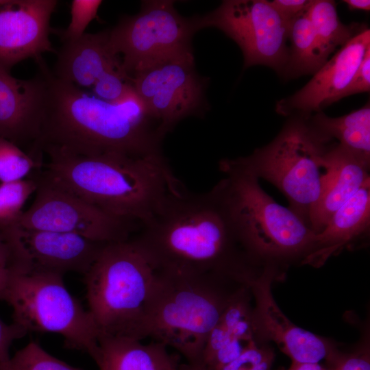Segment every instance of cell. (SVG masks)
<instances>
[{
    "instance_id": "6da1fadb",
    "label": "cell",
    "mask_w": 370,
    "mask_h": 370,
    "mask_svg": "<svg viewBox=\"0 0 370 370\" xmlns=\"http://www.w3.org/2000/svg\"><path fill=\"white\" fill-rule=\"evenodd\" d=\"M130 239L156 273L240 283L257 273L223 178L201 193L180 182Z\"/></svg>"
},
{
    "instance_id": "7a4b0ae2",
    "label": "cell",
    "mask_w": 370,
    "mask_h": 370,
    "mask_svg": "<svg viewBox=\"0 0 370 370\" xmlns=\"http://www.w3.org/2000/svg\"><path fill=\"white\" fill-rule=\"evenodd\" d=\"M45 80L42 120L30 151L73 155L140 158L162 154L165 136L135 90L118 103L88 94L53 75L42 59L37 62Z\"/></svg>"
},
{
    "instance_id": "3957f363",
    "label": "cell",
    "mask_w": 370,
    "mask_h": 370,
    "mask_svg": "<svg viewBox=\"0 0 370 370\" xmlns=\"http://www.w3.org/2000/svg\"><path fill=\"white\" fill-rule=\"evenodd\" d=\"M39 176L113 215L148 221L180 183L162 154L140 158L43 152Z\"/></svg>"
},
{
    "instance_id": "277c9868",
    "label": "cell",
    "mask_w": 370,
    "mask_h": 370,
    "mask_svg": "<svg viewBox=\"0 0 370 370\" xmlns=\"http://www.w3.org/2000/svg\"><path fill=\"white\" fill-rule=\"evenodd\" d=\"M242 284L218 276L155 272L131 338L162 343L197 365L209 334Z\"/></svg>"
},
{
    "instance_id": "5b68a950",
    "label": "cell",
    "mask_w": 370,
    "mask_h": 370,
    "mask_svg": "<svg viewBox=\"0 0 370 370\" xmlns=\"http://www.w3.org/2000/svg\"><path fill=\"white\" fill-rule=\"evenodd\" d=\"M245 247L259 267L279 269L308 252L314 232L288 207L277 203L240 158L219 163Z\"/></svg>"
},
{
    "instance_id": "8992f818",
    "label": "cell",
    "mask_w": 370,
    "mask_h": 370,
    "mask_svg": "<svg viewBox=\"0 0 370 370\" xmlns=\"http://www.w3.org/2000/svg\"><path fill=\"white\" fill-rule=\"evenodd\" d=\"M332 141L308 119L291 116L271 142L239 158L259 180L275 186L311 228L312 214L332 172Z\"/></svg>"
},
{
    "instance_id": "52a82bcc",
    "label": "cell",
    "mask_w": 370,
    "mask_h": 370,
    "mask_svg": "<svg viewBox=\"0 0 370 370\" xmlns=\"http://www.w3.org/2000/svg\"><path fill=\"white\" fill-rule=\"evenodd\" d=\"M84 275L99 334L131 338L155 275L143 254L130 238L107 243Z\"/></svg>"
},
{
    "instance_id": "ba28073f",
    "label": "cell",
    "mask_w": 370,
    "mask_h": 370,
    "mask_svg": "<svg viewBox=\"0 0 370 370\" xmlns=\"http://www.w3.org/2000/svg\"><path fill=\"white\" fill-rule=\"evenodd\" d=\"M3 300L12 309L13 323L27 333L58 334L65 347L95 356L99 331L88 310L66 288L62 275L18 271Z\"/></svg>"
},
{
    "instance_id": "9c48e42d",
    "label": "cell",
    "mask_w": 370,
    "mask_h": 370,
    "mask_svg": "<svg viewBox=\"0 0 370 370\" xmlns=\"http://www.w3.org/2000/svg\"><path fill=\"white\" fill-rule=\"evenodd\" d=\"M196 32L193 17L180 15L173 1H143L138 13L123 16L109 29V42L131 77L161 62L193 53Z\"/></svg>"
},
{
    "instance_id": "30bf717a",
    "label": "cell",
    "mask_w": 370,
    "mask_h": 370,
    "mask_svg": "<svg viewBox=\"0 0 370 370\" xmlns=\"http://www.w3.org/2000/svg\"><path fill=\"white\" fill-rule=\"evenodd\" d=\"M198 30L215 27L241 48L244 68L264 65L282 74L288 58L290 22L266 0H226L212 12L193 16Z\"/></svg>"
},
{
    "instance_id": "8fae6325",
    "label": "cell",
    "mask_w": 370,
    "mask_h": 370,
    "mask_svg": "<svg viewBox=\"0 0 370 370\" xmlns=\"http://www.w3.org/2000/svg\"><path fill=\"white\" fill-rule=\"evenodd\" d=\"M38 187L18 227L77 234L110 243L130 239L140 227L134 220L113 215L35 175Z\"/></svg>"
},
{
    "instance_id": "7c38bea8",
    "label": "cell",
    "mask_w": 370,
    "mask_h": 370,
    "mask_svg": "<svg viewBox=\"0 0 370 370\" xmlns=\"http://www.w3.org/2000/svg\"><path fill=\"white\" fill-rule=\"evenodd\" d=\"M134 88L166 134L184 118L201 112L205 83L193 53L173 58L131 77Z\"/></svg>"
},
{
    "instance_id": "4fadbf2b",
    "label": "cell",
    "mask_w": 370,
    "mask_h": 370,
    "mask_svg": "<svg viewBox=\"0 0 370 370\" xmlns=\"http://www.w3.org/2000/svg\"><path fill=\"white\" fill-rule=\"evenodd\" d=\"M279 269L265 267L245 280L254 300L252 322L256 336L275 343L293 362H319L338 349L328 338L297 326L281 310L271 292Z\"/></svg>"
},
{
    "instance_id": "5bb4252c",
    "label": "cell",
    "mask_w": 370,
    "mask_h": 370,
    "mask_svg": "<svg viewBox=\"0 0 370 370\" xmlns=\"http://www.w3.org/2000/svg\"><path fill=\"white\" fill-rule=\"evenodd\" d=\"M369 48L370 30L361 26L303 88L277 103L276 112L308 119L341 99Z\"/></svg>"
},
{
    "instance_id": "9a60e30c",
    "label": "cell",
    "mask_w": 370,
    "mask_h": 370,
    "mask_svg": "<svg viewBox=\"0 0 370 370\" xmlns=\"http://www.w3.org/2000/svg\"><path fill=\"white\" fill-rule=\"evenodd\" d=\"M11 232L21 271L84 275L107 244L77 234L16 225L11 227Z\"/></svg>"
},
{
    "instance_id": "2e32d148",
    "label": "cell",
    "mask_w": 370,
    "mask_h": 370,
    "mask_svg": "<svg viewBox=\"0 0 370 370\" xmlns=\"http://www.w3.org/2000/svg\"><path fill=\"white\" fill-rule=\"evenodd\" d=\"M56 0H8L0 6V67L11 68L27 58L36 61L55 52L49 39Z\"/></svg>"
},
{
    "instance_id": "e0dca14e",
    "label": "cell",
    "mask_w": 370,
    "mask_h": 370,
    "mask_svg": "<svg viewBox=\"0 0 370 370\" xmlns=\"http://www.w3.org/2000/svg\"><path fill=\"white\" fill-rule=\"evenodd\" d=\"M45 97V80L41 71L34 77L21 79L0 67V137L30 151L39 136Z\"/></svg>"
},
{
    "instance_id": "ac0fdd59",
    "label": "cell",
    "mask_w": 370,
    "mask_h": 370,
    "mask_svg": "<svg viewBox=\"0 0 370 370\" xmlns=\"http://www.w3.org/2000/svg\"><path fill=\"white\" fill-rule=\"evenodd\" d=\"M251 298L247 284L236 290L209 334L199 363L194 366L201 370H219L239 356L256 338Z\"/></svg>"
},
{
    "instance_id": "d6986e66",
    "label": "cell",
    "mask_w": 370,
    "mask_h": 370,
    "mask_svg": "<svg viewBox=\"0 0 370 370\" xmlns=\"http://www.w3.org/2000/svg\"><path fill=\"white\" fill-rule=\"evenodd\" d=\"M369 232L370 181L332 214L321 231L314 234L301 263L320 267L344 249L367 238Z\"/></svg>"
},
{
    "instance_id": "ffe728a7",
    "label": "cell",
    "mask_w": 370,
    "mask_h": 370,
    "mask_svg": "<svg viewBox=\"0 0 370 370\" xmlns=\"http://www.w3.org/2000/svg\"><path fill=\"white\" fill-rule=\"evenodd\" d=\"M121 66L109 42V29L85 33L64 42L57 52L52 73L60 80L77 87L90 88L105 71Z\"/></svg>"
},
{
    "instance_id": "44dd1931",
    "label": "cell",
    "mask_w": 370,
    "mask_h": 370,
    "mask_svg": "<svg viewBox=\"0 0 370 370\" xmlns=\"http://www.w3.org/2000/svg\"><path fill=\"white\" fill-rule=\"evenodd\" d=\"M332 172L310 218L314 234L325 226L332 214L370 181V161L333 143L330 148Z\"/></svg>"
},
{
    "instance_id": "7402d4cb",
    "label": "cell",
    "mask_w": 370,
    "mask_h": 370,
    "mask_svg": "<svg viewBox=\"0 0 370 370\" xmlns=\"http://www.w3.org/2000/svg\"><path fill=\"white\" fill-rule=\"evenodd\" d=\"M162 343L99 334L92 359L100 370H179V358Z\"/></svg>"
},
{
    "instance_id": "603a6c76",
    "label": "cell",
    "mask_w": 370,
    "mask_h": 370,
    "mask_svg": "<svg viewBox=\"0 0 370 370\" xmlns=\"http://www.w3.org/2000/svg\"><path fill=\"white\" fill-rule=\"evenodd\" d=\"M322 136L358 157L370 161V106L363 107L340 117H330L322 112L308 119Z\"/></svg>"
},
{
    "instance_id": "cb8c5ba5",
    "label": "cell",
    "mask_w": 370,
    "mask_h": 370,
    "mask_svg": "<svg viewBox=\"0 0 370 370\" xmlns=\"http://www.w3.org/2000/svg\"><path fill=\"white\" fill-rule=\"evenodd\" d=\"M288 40L291 47H288V62L282 73L286 79L314 75L325 63L306 12L290 22Z\"/></svg>"
},
{
    "instance_id": "d4e9b609",
    "label": "cell",
    "mask_w": 370,
    "mask_h": 370,
    "mask_svg": "<svg viewBox=\"0 0 370 370\" xmlns=\"http://www.w3.org/2000/svg\"><path fill=\"white\" fill-rule=\"evenodd\" d=\"M306 14L325 62L335 49L345 44L361 27L343 24L338 16L335 2L330 0H312Z\"/></svg>"
},
{
    "instance_id": "484cf974",
    "label": "cell",
    "mask_w": 370,
    "mask_h": 370,
    "mask_svg": "<svg viewBox=\"0 0 370 370\" xmlns=\"http://www.w3.org/2000/svg\"><path fill=\"white\" fill-rule=\"evenodd\" d=\"M42 162L13 142L0 137V183L19 182L30 177Z\"/></svg>"
},
{
    "instance_id": "4316f807",
    "label": "cell",
    "mask_w": 370,
    "mask_h": 370,
    "mask_svg": "<svg viewBox=\"0 0 370 370\" xmlns=\"http://www.w3.org/2000/svg\"><path fill=\"white\" fill-rule=\"evenodd\" d=\"M37 187L35 176L19 182L0 183V227L17 223L24 211L25 204L35 193Z\"/></svg>"
},
{
    "instance_id": "83f0119b",
    "label": "cell",
    "mask_w": 370,
    "mask_h": 370,
    "mask_svg": "<svg viewBox=\"0 0 370 370\" xmlns=\"http://www.w3.org/2000/svg\"><path fill=\"white\" fill-rule=\"evenodd\" d=\"M0 370H83L73 367L47 353L36 342L31 341L18 350Z\"/></svg>"
},
{
    "instance_id": "f1b7e54d",
    "label": "cell",
    "mask_w": 370,
    "mask_h": 370,
    "mask_svg": "<svg viewBox=\"0 0 370 370\" xmlns=\"http://www.w3.org/2000/svg\"><path fill=\"white\" fill-rule=\"evenodd\" d=\"M275 354L267 345L251 341L236 359L219 370H272ZM179 370H201L187 363H180Z\"/></svg>"
},
{
    "instance_id": "f546056e",
    "label": "cell",
    "mask_w": 370,
    "mask_h": 370,
    "mask_svg": "<svg viewBox=\"0 0 370 370\" xmlns=\"http://www.w3.org/2000/svg\"><path fill=\"white\" fill-rule=\"evenodd\" d=\"M92 95L112 103H118L134 91L131 77L122 66L103 73L92 86Z\"/></svg>"
},
{
    "instance_id": "4dcf8cb0",
    "label": "cell",
    "mask_w": 370,
    "mask_h": 370,
    "mask_svg": "<svg viewBox=\"0 0 370 370\" xmlns=\"http://www.w3.org/2000/svg\"><path fill=\"white\" fill-rule=\"evenodd\" d=\"M101 0H73L71 5V22L64 29H54L51 32L56 34L64 42L79 38L85 34L89 23L97 16Z\"/></svg>"
},
{
    "instance_id": "1f68e13d",
    "label": "cell",
    "mask_w": 370,
    "mask_h": 370,
    "mask_svg": "<svg viewBox=\"0 0 370 370\" xmlns=\"http://www.w3.org/2000/svg\"><path fill=\"white\" fill-rule=\"evenodd\" d=\"M11 227H0V300L12 276L21 270Z\"/></svg>"
},
{
    "instance_id": "d6a6232c",
    "label": "cell",
    "mask_w": 370,
    "mask_h": 370,
    "mask_svg": "<svg viewBox=\"0 0 370 370\" xmlns=\"http://www.w3.org/2000/svg\"><path fill=\"white\" fill-rule=\"evenodd\" d=\"M325 362L332 370H370L369 346L365 345L350 353L337 349Z\"/></svg>"
},
{
    "instance_id": "836d02e7",
    "label": "cell",
    "mask_w": 370,
    "mask_h": 370,
    "mask_svg": "<svg viewBox=\"0 0 370 370\" xmlns=\"http://www.w3.org/2000/svg\"><path fill=\"white\" fill-rule=\"evenodd\" d=\"M370 90V48L367 50L342 98Z\"/></svg>"
},
{
    "instance_id": "e575fe53",
    "label": "cell",
    "mask_w": 370,
    "mask_h": 370,
    "mask_svg": "<svg viewBox=\"0 0 370 370\" xmlns=\"http://www.w3.org/2000/svg\"><path fill=\"white\" fill-rule=\"evenodd\" d=\"M27 334L18 325L8 324L0 319V362H5L10 358V348L12 343Z\"/></svg>"
},
{
    "instance_id": "d590c367",
    "label": "cell",
    "mask_w": 370,
    "mask_h": 370,
    "mask_svg": "<svg viewBox=\"0 0 370 370\" xmlns=\"http://www.w3.org/2000/svg\"><path fill=\"white\" fill-rule=\"evenodd\" d=\"M269 2L284 19L291 22L306 12L312 0H273Z\"/></svg>"
},
{
    "instance_id": "8d00e7d4",
    "label": "cell",
    "mask_w": 370,
    "mask_h": 370,
    "mask_svg": "<svg viewBox=\"0 0 370 370\" xmlns=\"http://www.w3.org/2000/svg\"><path fill=\"white\" fill-rule=\"evenodd\" d=\"M277 370H332L330 367L324 366L319 362H291L287 369H278Z\"/></svg>"
},
{
    "instance_id": "74e56055",
    "label": "cell",
    "mask_w": 370,
    "mask_h": 370,
    "mask_svg": "<svg viewBox=\"0 0 370 370\" xmlns=\"http://www.w3.org/2000/svg\"><path fill=\"white\" fill-rule=\"evenodd\" d=\"M350 10L369 11V0H344L343 1Z\"/></svg>"
},
{
    "instance_id": "f35d334b",
    "label": "cell",
    "mask_w": 370,
    "mask_h": 370,
    "mask_svg": "<svg viewBox=\"0 0 370 370\" xmlns=\"http://www.w3.org/2000/svg\"><path fill=\"white\" fill-rule=\"evenodd\" d=\"M8 0H0V6L5 4Z\"/></svg>"
}]
</instances>
